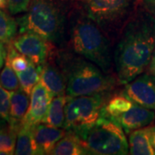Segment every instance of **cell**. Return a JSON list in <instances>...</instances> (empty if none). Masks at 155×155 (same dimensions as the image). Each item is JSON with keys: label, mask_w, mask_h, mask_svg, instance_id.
<instances>
[{"label": "cell", "mask_w": 155, "mask_h": 155, "mask_svg": "<svg viewBox=\"0 0 155 155\" xmlns=\"http://www.w3.org/2000/svg\"><path fill=\"white\" fill-rule=\"evenodd\" d=\"M155 48V17L149 12L138 13L123 29L114 53L118 80L131 82L149 66Z\"/></svg>", "instance_id": "6da1fadb"}, {"label": "cell", "mask_w": 155, "mask_h": 155, "mask_svg": "<svg viewBox=\"0 0 155 155\" xmlns=\"http://www.w3.org/2000/svg\"><path fill=\"white\" fill-rule=\"evenodd\" d=\"M88 154L126 155L129 153L128 142L122 126L109 116L104 109L100 117L78 134Z\"/></svg>", "instance_id": "7a4b0ae2"}, {"label": "cell", "mask_w": 155, "mask_h": 155, "mask_svg": "<svg viewBox=\"0 0 155 155\" xmlns=\"http://www.w3.org/2000/svg\"><path fill=\"white\" fill-rule=\"evenodd\" d=\"M73 51L109 72L111 67L110 45L97 24L91 19L78 20L73 26L71 36Z\"/></svg>", "instance_id": "3957f363"}, {"label": "cell", "mask_w": 155, "mask_h": 155, "mask_svg": "<svg viewBox=\"0 0 155 155\" xmlns=\"http://www.w3.org/2000/svg\"><path fill=\"white\" fill-rule=\"evenodd\" d=\"M68 97H78L106 92L114 88L116 79L106 75L100 67L87 60L77 58L65 67Z\"/></svg>", "instance_id": "277c9868"}, {"label": "cell", "mask_w": 155, "mask_h": 155, "mask_svg": "<svg viewBox=\"0 0 155 155\" xmlns=\"http://www.w3.org/2000/svg\"><path fill=\"white\" fill-rule=\"evenodd\" d=\"M106 92L78 97H68L65 107V123L67 132L78 134L91 127L101 116L108 101Z\"/></svg>", "instance_id": "5b68a950"}, {"label": "cell", "mask_w": 155, "mask_h": 155, "mask_svg": "<svg viewBox=\"0 0 155 155\" xmlns=\"http://www.w3.org/2000/svg\"><path fill=\"white\" fill-rule=\"evenodd\" d=\"M19 33L32 32L54 41L61 29V17L50 0H32L26 14L17 19Z\"/></svg>", "instance_id": "8992f818"}, {"label": "cell", "mask_w": 155, "mask_h": 155, "mask_svg": "<svg viewBox=\"0 0 155 155\" xmlns=\"http://www.w3.org/2000/svg\"><path fill=\"white\" fill-rule=\"evenodd\" d=\"M104 112L116 120L126 133L147 127L155 119V113L152 110L134 103L123 94L108 100Z\"/></svg>", "instance_id": "52a82bcc"}, {"label": "cell", "mask_w": 155, "mask_h": 155, "mask_svg": "<svg viewBox=\"0 0 155 155\" xmlns=\"http://www.w3.org/2000/svg\"><path fill=\"white\" fill-rule=\"evenodd\" d=\"M89 19L100 26H111L127 15L133 0H77Z\"/></svg>", "instance_id": "ba28073f"}, {"label": "cell", "mask_w": 155, "mask_h": 155, "mask_svg": "<svg viewBox=\"0 0 155 155\" xmlns=\"http://www.w3.org/2000/svg\"><path fill=\"white\" fill-rule=\"evenodd\" d=\"M15 48L38 66L46 63L50 54L49 41L32 32L20 34L12 41Z\"/></svg>", "instance_id": "9c48e42d"}, {"label": "cell", "mask_w": 155, "mask_h": 155, "mask_svg": "<svg viewBox=\"0 0 155 155\" xmlns=\"http://www.w3.org/2000/svg\"><path fill=\"white\" fill-rule=\"evenodd\" d=\"M123 95L139 105L155 110V76L149 72L140 74L126 84Z\"/></svg>", "instance_id": "30bf717a"}, {"label": "cell", "mask_w": 155, "mask_h": 155, "mask_svg": "<svg viewBox=\"0 0 155 155\" xmlns=\"http://www.w3.org/2000/svg\"><path fill=\"white\" fill-rule=\"evenodd\" d=\"M54 97L53 94L42 84L39 82L30 93L28 110L22 120V124L35 127L39 123H41Z\"/></svg>", "instance_id": "8fae6325"}, {"label": "cell", "mask_w": 155, "mask_h": 155, "mask_svg": "<svg viewBox=\"0 0 155 155\" xmlns=\"http://www.w3.org/2000/svg\"><path fill=\"white\" fill-rule=\"evenodd\" d=\"M67 134L62 127H55L39 123L34 127V135L37 146L38 155L51 154L57 142Z\"/></svg>", "instance_id": "7c38bea8"}, {"label": "cell", "mask_w": 155, "mask_h": 155, "mask_svg": "<svg viewBox=\"0 0 155 155\" xmlns=\"http://www.w3.org/2000/svg\"><path fill=\"white\" fill-rule=\"evenodd\" d=\"M128 151L132 155H155L152 141V127L139 128L129 134Z\"/></svg>", "instance_id": "4fadbf2b"}, {"label": "cell", "mask_w": 155, "mask_h": 155, "mask_svg": "<svg viewBox=\"0 0 155 155\" xmlns=\"http://www.w3.org/2000/svg\"><path fill=\"white\" fill-rule=\"evenodd\" d=\"M30 103V97L22 88L11 91V109L9 125L20 128Z\"/></svg>", "instance_id": "5bb4252c"}, {"label": "cell", "mask_w": 155, "mask_h": 155, "mask_svg": "<svg viewBox=\"0 0 155 155\" xmlns=\"http://www.w3.org/2000/svg\"><path fill=\"white\" fill-rule=\"evenodd\" d=\"M40 82L54 97L65 95L67 91V78L55 67L42 65Z\"/></svg>", "instance_id": "9a60e30c"}, {"label": "cell", "mask_w": 155, "mask_h": 155, "mask_svg": "<svg viewBox=\"0 0 155 155\" xmlns=\"http://www.w3.org/2000/svg\"><path fill=\"white\" fill-rule=\"evenodd\" d=\"M53 155H82L88 154L80 139L72 132H67L57 142L53 151Z\"/></svg>", "instance_id": "2e32d148"}, {"label": "cell", "mask_w": 155, "mask_h": 155, "mask_svg": "<svg viewBox=\"0 0 155 155\" xmlns=\"http://www.w3.org/2000/svg\"><path fill=\"white\" fill-rule=\"evenodd\" d=\"M67 101V96L62 95L54 97L51 104L48 112L45 116L41 123L49 125L52 127H62L65 123V107Z\"/></svg>", "instance_id": "e0dca14e"}, {"label": "cell", "mask_w": 155, "mask_h": 155, "mask_svg": "<svg viewBox=\"0 0 155 155\" xmlns=\"http://www.w3.org/2000/svg\"><path fill=\"white\" fill-rule=\"evenodd\" d=\"M15 154L38 155L37 146L34 135V127L22 124L17 132Z\"/></svg>", "instance_id": "ac0fdd59"}, {"label": "cell", "mask_w": 155, "mask_h": 155, "mask_svg": "<svg viewBox=\"0 0 155 155\" xmlns=\"http://www.w3.org/2000/svg\"><path fill=\"white\" fill-rule=\"evenodd\" d=\"M41 66H38L30 61L26 70L17 72L19 78L20 87L28 95H30L34 87L40 82Z\"/></svg>", "instance_id": "d6986e66"}, {"label": "cell", "mask_w": 155, "mask_h": 155, "mask_svg": "<svg viewBox=\"0 0 155 155\" xmlns=\"http://www.w3.org/2000/svg\"><path fill=\"white\" fill-rule=\"evenodd\" d=\"M18 29V23L11 15L0 9V41L4 44H11Z\"/></svg>", "instance_id": "ffe728a7"}, {"label": "cell", "mask_w": 155, "mask_h": 155, "mask_svg": "<svg viewBox=\"0 0 155 155\" xmlns=\"http://www.w3.org/2000/svg\"><path fill=\"white\" fill-rule=\"evenodd\" d=\"M18 130L19 128L11 125L0 130V155L15 154Z\"/></svg>", "instance_id": "44dd1931"}, {"label": "cell", "mask_w": 155, "mask_h": 155, "mask_svg": "<svg viewBox=\"0 0 155 155\" xmlns=\"http://www.w3.org/2000/svg\"><path fill=\"white\" fill-rule=\"evenodd\" d=\"M0 84L9 91H16L20 87V82L17 72L6 60L5 67L0 72Z\"/></svg>", "instance_id": "7402d4cb"}, {"label": "cell", "mask_w": 155, "mask_h": 155, "mask_svg": "<svg viewBox=\"0 0 155 155\" xmlns=\"http://www.w3.org/2000/svg\"><path fill=\"white\" fill-rule=\"evenodd\" d=\"M11 109V91H7L0 84V121L10 122Z\"/></svg>", "instance_id": "603a6c76"}, {"label": "cell", "mask_w": 155, "mask_h": 155, "mask_svg": "<svg viewBox=\"0 0 155 155\" xmlns=\"http://www.w3.org/2000/svg\"><path fill=\"white\" fill-rule=\"evenodd\" d=\"M8 10L11 14H19L28 11L32 0H7Z\"/></svg>", "instance_id": "cb8c5ba5"}, {"label": "cell", "mask_w": 155, "mask_h": 155, "mask_svg": "<svg viewBox=\"0 0 155 155\" xmlns=\"http://www.w3.org/2000/svg\"><path fill=\"white\" fill-rule=\"evenodd\" d=\"M142 4L146 11L155 17V0H142Z\"/></svg>", "instance_id": "d4e9b609"}, {"label": "cell", "mask_w": 155, "mask_h": 155, "mask_svg": "<svg viewBox=\"0 0 155 155\" xmlns=\"http://www.w3.org/2000/svg\"><path fill=\"white\" fill-rule=\"evenodd\" d=\"M6 56H7V52H6L5 48L4 46V43L0 41V70L2 69L4 64L5 63Z\"/></svg>", "instance_id": "484cf974"}, {"label": "cell", "mask_w": 155, "mask_h": 155, "mask_svg": "<svg viewBox=\"0 0 155 155\" xmlns=\"http://www.w3.org/2000/svg\"><path fill=\"white\" fill-rule=\"evenodd\" d=\"M148 72L155 76V48L154 52H153V54L152 60L150 61V64L149 66H148Z\"/></svg>", "instance_id": "4316f807"}, {"label": "cell", "mask_w": 155, "mask_h": 155, "mask_svg": "<svg viewBox=\"0 0 155 155\" xmlns=\"http://www.w3.org/2000/svg\"><path fill=\"white\" fill-rule=\"evenodd\" d=\"M8 8V1L7 0H0V9Z\"/></svg>", "instance_id": "83f0119b"}, {"label": "cell", "mask_w": 155, "mask_h": 155, "mask_svg": "<svg viewBox=\"0 0 155 155\" xmlns=\"http://www.w3.org/2000/svg\"><path fill=\"white\" fill-rule=\"evenodd\" d=\"M152 141H153V145L155 149V126L152 127Z\"/></svg>", "instance_id": "f1b7e54d"}]
</instances>
